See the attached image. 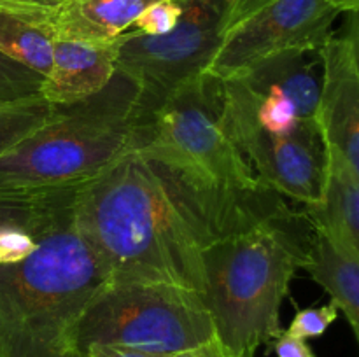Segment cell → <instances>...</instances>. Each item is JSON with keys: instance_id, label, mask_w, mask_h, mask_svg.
I'll return each mask as SVG.
<instances>
[{"instance_id": "cell-1", "label": "cell", "mask_w": 359, "mask_h": 357, "mask_svg": "<svg viewBox=\"0 0 359 357\" xmlns=\"http://www.w3.org/2000/svg\"><path fill=\"white\" fill-rule=\"evenodd\" d=\"M130 153L151 168L203 248L287 212L223 126V80L203 72L140 115Z\"/></svg>"}, {"instance_id": "cell-2", "label": "cell", "mask_w": 359, "mask_h": 357, "mask_svg": "<svg viewBox=\"0 0 359 357\" xmlns=\"http://www.w3.org/2000/svg\"><path fill=\"white\" fill-rule=\"evenodd\" d=\"M72 216L109 282L172 284L203 293L202 247L137 154H125L79 186Z\"/></svg>"}, {"instance_id": "cell-3", "label": "cell", "mask_w": 359, "mask_h": 357, "mask_svg": "<svg viewBox=\"0 0 359 357\" xmlns=\"http://www.w3.org/2000/svg\"><path fill=\"white\" fill-rule=\"evenodd\" d=\"M312 240L314 227L305 214L291 209L203 248L200 296L217 338L235 356L270 346L280 335V304Z\"/></svg>"}, {"instance_id": "cell-4", "label": "cell", "mask_w": 359, "mask_h": 357, "mask_svg": "<svg viewBox=\"0 0 359 357\" xmlns=\"http://www.w3.org/2000/svg\"><path fill=\"white\" fill-rule=\"evenodd\" d=\"M107 282L70 205L27 259L0 265V357H69L74 324Z\"/></svg>"}, {"instance_id": "cell-5", "label": "cell", "mask_w": 359, "mask_h": 357, "mask_svg": "<svg viewBox=\"0 0 359 357\" xmlns=\"http://www.w3.org/2000/svg\"><path fill=\"white\" fill-rule=\"evenodd\" d=\"M139 88L116 70L98 93L55 105L51 118L0 156V191L79 188L133 147Z\"/></svg>"}, {"instance_id": "cell-6", "label": "cell", "mask_w": 359, "mask_h": 357, "mask_svg": "<svg viewBox=\"0 0 359 357\" xmlns=\"http://www.w3.org/2000/svg\"><path fill=\"white\" fill-rule=\"evenodd\" d=\"M216 335L200 293L172 284L107 282L70 331L72 352L91 343L172 356Z\"/></svg>"}, {"instance_id": "cell-7", "label": "cell", "mask_w": 359, "mask_h": 357, "mask_svg": "<svg viewBox=\"0 0 359 357\" xmlns=\"http://www.w3.org/2000/svg\"><path fill=\"white\" fill-rule=\"evenodd\" d=\"M177 24L168 34L125 31L118 37L116 70L139 88L140 115L160 107L172 93L202 76L219 48L226 0H179Z\"/></svg>"}, {"instance_id": "cell-8", "label": "cell", "mask_w": 359, "mask_h": 357, "mask_svg": "<svg viewBox=\"0 0 359 357\" xmlns=\"http://www.w3.org/2000/svg\"><path fill=\"white\" fill-rule=\"evenodd\" d=\"M223 126L259 184L302 205L321 200L326 146L316 119H304L287 135L258 125L255 105L237 79L223 80Z\"/></svg>"}, {"instance_id": "cell-9", "label": "cell", "mask_w": 359, "mask_h": 357, "mask_svg": "<svg viewBox=\"0 0 359 357\" xmlns=\"http://www.w3.org/2000/svg\"><path fill=\"white\" fill-rule=\"evenodd\" d=\"M342 10L328 0H270L226 28L207 74L226 80L286 51H318Z\"/></svg>"}, {"instance_id": "cell-10", "label": "cell", "mask_w": 359, "mask_h": 357, "mask_svg": "<svg viewBox=\"0 0 359 357\" xmlns=\"http://www.w3.org/2000/svg\"><path fill=\"white\" fill-rule=\"evenodd\" d=\"M318 49L321 93L318 121L326 149L339 153L359 172V34L358 10Z\"/></svg>"}, {"instance_id": "cell-11", "label": "cell", "mask_w": 359, "mask_h": 357, "mask_svg": "<svg viewBox=\"0 0 359 357\" xmlns=\"http://www.w3.org/2000/svg\"><path fill=\"white\" fill-rule=\"evenodd\" d=\"M118 38L105 44L56 38L41 97L51 105L84 100L107 86L116 74Z\"/></svg>"}, {"instance_id": "cell-12", "label": "cell", "mask_w": 359, "mask_h": 357, "mask_svg": "<svg viewBox=\"0 0 359 357\" xmlns=\"http://www.w3.org/2000/svg\"><path fill=\"white\" fill-rule=\"evenodd\" d=\"M231 79L256 98L280 97L290 102L298 118L316 119L321 93V58L318 51H286L262 59Z\"/></svg>"}, {"instance_id": "cell-13", "label": "cell", "mask_w": 359, "mask_h": 357, "mask_svg": "<svg viewBox=\"0 0 359 357\" xmlns=\"http://www.w3.org/2000/svg\"><path fill=\"white\" fill-rule=\"evenodd\" d=\"M302 206L314 231L325 234L339 251L359 258V172L339 153L326 149L321 200Z\"/></svg>"}, {"instance_id": "cell-14", "label": "cell", "mask_w": 359, "mask_h": 357, "mask_svg": "<svg viewBox=\"0 0 359 357\" xmlns=\"http://www.w3.org/2000/svg\"><path fill=\"white\" fill-rule=\"evenodd\" d=\"M154 0H63L49 9L56 38L114 42L130 30L140 10Z\"/></svg>"}, {"instance_id": "cell-15", "label": "cell", "mask_w": 359, "mask_h": 357, "mask_svg": "<svg viewBox=\"0 0 359 357\" xmlns=\"http://www.w3.org/2000/svg\"><path fill=\"white\" fill-rule=\"evenodd\" d=\"M55 41L49 9L0 6V52L4 56L44 77L51 66Z\"/></svg>"}, {"instance_id": "cell-16", "label": "cell", "mask_w": 359, "mask_h": 357, "mask_svg": "<svg viewBox=\"0 0 359 357\" xmlns=\"http://www.w3.org/2000/svg\"><path fill=\"white\" fill-rule=\"evenodd\" d=\"M302 268L330 294L332 303L346 315L354 336L359 338V258L339 251L325 234L314 231Z\"/></svg>"}, {"instance_id": "cell-17", "label": "cell", "mask_w": 359, "mask_h": 357, "mask_svg": "<svg viewBox=\"0 0 359 357\" xmlns=\"http://www.w3.org/2000/svg\"><path fill=\"white\" fill-rule=\"evenodd\" d=\"M76 189L35 192L0 191V227L23 226L39 234L44 233L56 217L72 205Z\"/></svg>"}, {"instance_id": "cell-18", "label": "cell", "mask_w": 359, "mask_h": 357, "mask_svg": "<svg viewBox=\"0 0 359 357\" xmlns=\"http://www.w3.org/2000/svg\"><path fill=\"white\" fill-rule=\"evenodd\" d=\"M55 105L44 98L0 104V156L51 118Z\"/></svg>"}, {"instance_id": "cell-19", "label": "cell", "mask_w": 359, "mask_h": 357, "mask_svg": "<svg viewBox=\"0 0 359 357\" xmlns=\"http://www.w3.org/2000/svg\"><path fill=\"white\" fill-rule=\"evenodd\" d=\"M44 77L0 52V104L41 97Z\"/></svg>"}, {"instance_id": "cell-20", "label": "cell", "mask_w": 359, "mask_h": 357, "mask_svg": "<svg viewBox=\"0 0 359 357\" xmlns=\"http://www.w3.org/2000/svg\"><path fill=\"white\" fill-rule=\"evenodd\" d=\"M181 13L182 7L179 0H154L140 10L130 28L144 35L168 34L177 24Z\"/></svg>"}, {"instance_id": "cell-21", "label": "cell", "mask_w": 359, "mask_h": 357, "mask_svg": "<svg viewBox=\"0 0 359 357\" xmlns=\"http://www.w3.org/2000/svg\"><path fill=\"white\" fill-rule=\"evenodd\" d=\"M339 317V308L330 301L328 304L312 308H297L293 321L286 332L300 340L319 338Z\"/></svg>"}, {"instance_id": "cell-22", "label": "cell", "mask_w": 359, "mask_h": 357, "mask_svg": "<svg viewBox=\"0 0 359 357\" xmlns=\"http://www.w3.org/2000/svg\"><path fill=\"white\" fill-rule=\"evenodd\" d=\"M41 234L23 226L0 227V265H16L27 259L37 247Z\"/></svg>"}, {"instance_id": "cell-23", "label": "cell", "mask_w": 359, "mask_h": 357, "mask_svg": "<svg viewBox=\"0 0 359 357\" xmlns=\"http://www.w3.org/2000/svg\"><path fill=\"white\" fill-rule=\"evenodd\" d=\"M269 349L273 350L277 357H316L307 340L294 338L286 331H280V335L270 343Z\"/></svg>"}, {"instance_id": "cell-24", "label": "cell", "mask_w": 359, "mask_h": 357, "mask_svg": "<svg viewBox=\"0 0 359 357\" xmlns=\"http://www.w3.org/2000/svg\"><path fill=\"white\" fill-rule=\"evenodd\" d=\"M168 357H238L217 338V335H214L212 338H209L207 342L200 343V345L191 346V349L181 350L177 354H172Z\"/></svg>"}, {"instance_id": "cell-25", "label": "cell", "mask_w": 359, "mask_h": 357, "mask_svg": "<svg viewBox=\"0 0 359 357\" xmlns=\"http://www.w3.org/2000/svg\"><path fill=\"white\" fill-rule=\"evenodd\" d=\"M84 357H165L158 354L142 352V350L128 349L119 345H104V343H91L81 352Z\"/></svg>"}, {"instance_id": "cell-26", "label": "cell", "mask_w": 359, "mask_h": 357, "mask_svg": "<svg viewBox=\"0 0 359 357\" xmlns=\"http://www.w3.org/2000/svg\"><path fill=\"white\" fill-rule=\"evenodd\" d=\"M266 2H270V0H235V2L228 7L224 30L230 27H233L235 23H238L241 20H244L248 14L255 13L256 9H259L262 6H265Z\"/></svg>"}, {"instance_id": "cell-27", "label": "cell", "mask_w": 359, "mask_h": 357, "mask_svg": "<svg viewBox=\"0 0 359 357\" xmlns=\"http://www.w3.org/2000/svg\"><path fill=\"white\" fill-rule=\"evenodd\" d=\"M63 0H0V6L18 7H39V9H53Z\"/></svg>"}, {"instance_id": "cell-28", "label": "cell", "mask_w": 359, "mask_h": 357, "mask_svg": "<svg viewBox=\"0 0 359 357\" xmlns=\"http://www.w3.org/2000/svg\"><path fill=\"white\" fill-rule=\"evenodd\" d=\"M333 6L339 7L342 13H349V10H358L359 9V0H328Z\"/></svg>"}, {"instance_id": "cell-29", "label": "cell", "mask_w": 359, "mask_h": 357, "mask_svg": "<svg viewBox=\"0 0 359 357\" xmlns=\"http://www.w3.org/2000/svg\"><path fill=\"white\" fill-rule=\"evenodd\" d=\"M242 357H255V352H245Z\"/></svg>"}, {"instance_id": "cell-30", "label": "cell", "mask_w": 359, "mask_h": 357, "mask_svg": "<svg viewBox=\"0 0 359 357\" xmlns=\"http://www.w3.org/2000/svg\"><path fill=\"white\" fill-rule=\"evenodd\" d=\"M69 357H84V356H81V354H77V352H74V354H70Z\"/></svg>"}, {"instance_id": "cell-31", "label": "cell", "mask_w": 359, "mask_h": 357, "mask_svg": "<svg viewBox=\"0 0 359 357\" xmlns=\"http://www.w3.org/2000/svg\"><path fill=\"white\" fill-rule=\"evenodd\" d=\"M226 2H228V7H230V6H231V4H233V2H235V0H226Z\"/></svg>"}]
</instances>
